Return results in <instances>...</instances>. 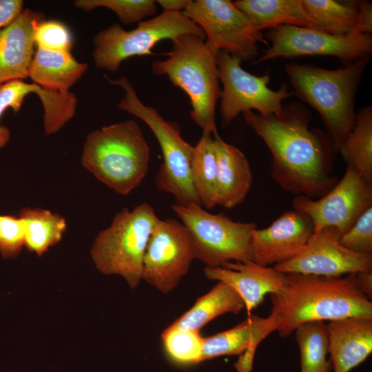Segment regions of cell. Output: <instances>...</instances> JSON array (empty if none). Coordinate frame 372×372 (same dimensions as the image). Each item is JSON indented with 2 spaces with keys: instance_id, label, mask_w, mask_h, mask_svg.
<instances>
[{
  "instance_id": "8fae6325",
  "label": "cell",
  "mask_w": 372,
  "mask_h": 372,
  "mask_svg": "<svg viewBox=\"0 0 372 372\" xmlns=\"http://www.w3.org/2000/svg\"><path fill=\"white\" fill-rule=\"evenodd\" d=\"M242 60L224 51L217 54L219 80L223 85L220 112L223 127L241 113L255 110L266 116L279 114L282 101L294 96L285 83L278 90L269 87L270 75H254L241 67Z\"/></svg>"
},
{
  "instance_id": "e0dca14e",
  "label": "cell",
  "mask_w": 372,
  "mask_h": 372,
  "mask_svg": "<svg viewBox=\"0 0 372 372\" xmlns=\"http://www.w3.org/2000/svg\"><path fill=\"white\" fill-rule=\"evenodd\" d=\"M204 273L211 280L231 287L242 299L248 315L262 302L267 294L280 290L286 280L285 273L251 260L231 262L219 267H206Z\"/></svg>"
},
{
  "instance_id": "4dcf8cb0",
  "label": "cell",
  "mask_w": 372,
  "mask_h": 372,
  "mask_svg": "<svg viewBox=\"0 0 372 372\" xmlns=\"http://www.w3.org/2000/svg\"><path fill=\"white\" fill-rule=\"evenodd\" d=\"M161 338L166 355L175 364L192 365L203 362V338L199 331L167 327Z\"/></svg>"
},
{
  "instance_id": "ba28073f",
  "label": "cell",
  "mask_w": 372,
  "mask_h": 372,
  "mask_svg": "<svg viewBox=\"0 0 372 372\" xmlns=\"http://www.w3.org/2000/svg\"><path fill=\"white\" fill-rule=\"evenodd\" d=\"M172 209L186 228L195 259L207 267L251 260L250 242L254 223L234 221L223 214H212L200 205L175 203Z\"/></svg>"
},
{
  "instance_id": "d6986e66",
  "label": "cell",
  "mask_w": 372,
  "mask_h": 372,
  "mask_svg": "<svg viewBox=\"0 0 372 372\" xmlns=\"http://www.w3.org/2000/svg\"><path fill=\"white\" fill-rule=\"evenodd\" d=\"M269 334L266 318L250 314L234 327L203 338V361L222 355H240L236 372H251L256 349Z\"/></svg>"
},
{
  "instance_id": "7a4b0ae2",
  "label": "cell",
  "mask_w": 372,
  "mask_h": 372,
  "mask_svg": "<svg viewBox=\"0 0 372 372\" xmlns=\"http://www.w3.org/2000/svg\"><path fill=\"white\" fill-rule=\"evenodd\" d=\"M269 333L289 336L305 322L333 321L350 317L372 318V303L358 288L351 274L325 277L286 273L280 290L271 294Z\"/></svg>"
},
{
  "instance_id": "4fadbf2b",
  "label": "cell",
  "mask_w": 372,
  "mask_h": 372,
  "mask_svg": "<svg viewBox=\"0 0 372 372\" xmlns=\"http://www.w3.org/2000/svg\"><path fill=\"white\" fill-rule=\"evenodd\" d=\"M292 206L293 210L310 218L313 234L333 227L342 236L372 207V184L347 167L342 178L323 196L313 199L296 196Z\"/></svg>"
},
{
  "instance_id": "5b68a950",
  "label": "cell",
  "mask_w": 372,
  "mask_h": 372,
  "mask_svg": "<svg viewBox=\"0 0 372 372\" xmlns=\"http://www.w3.org/2000/svg\"><path fill=\"white\" fill-rule=\"evenodd\" d=\"M149 158L150 149L140 126L128 120L90 132L81 163L102 183L127 195L145 177Z\"/></svg>"
},
{
  "instance_id": "ac0fdd59",
  "label": "cell",
  "mask_w": 372,
  "mask_h": 372,
  "mask_svg": "<svg viewBox=\"0 0 372 372\" xmlns=\"http://www.w3.org/2000/svg\"><path fill=\"white\" fill-rule=\"evenodd\" d=\"M43 14L23 10L0 30V84L27 79L34 54V28Z\"/></svg>"
},
{
  "instance_id": "d590c367",
  "label": "cell",
  "mask_w": 372,
  "mask_h": 372,
  "mask_svg": "<svg viewBox=\"0 0 372 372\" xmlns=\"http://www.w3.org/2000/svg\"><path fill=\"white\" fill-rule=\"evenodd\" d=\"M21 0H0V30L12 22L22 12Z\"/></svg>"
},
{
  "instance_id": "cb8c5ba5",
  "label": "cell",
  "mask_w": 372,
  "mask_h": 372,
  "mask_svg": "<svg viewBox=\"0 0 372 372\" xmlns=\"http://www.w3.org/2000/svg\"><path fill=\"white\" fill-rule=\"evenodd\" d=\"M245 309L240 296L228 285L218 281L194 305L169 327L182 330L200 331L216 318L227 313L237 314Z\"/></svg>"
},
{
  "instance_id": "e575fe53",
  "label": "cell",
  "mask_w": 372,
  "mask_h": 372,
  "mask_svg": "<svg viewBox=\"0 0 372 372\" xmlns=\"http://www.w3.org/2000/svg\"><path fill=\"white\" fill-rule=\"evenodd\" d=\"M25 246L21 218L0 215V254L5 258L17 256Z\"/></svg>"
},
{
  "instance_id": "5bb4252c",
  "label": "cell",
  "mask_w": 372,
  "mask_h": 372,
  "mask_svg": "<svg viewBox=\"0 0 372 372\" xmlns=\"http://www.w3.org/2000/svg\"><path fill=\"white\" fill-rule=\"evenodd\" d=\"M195 259L190 236L180 221L159 219L149 236L142 280L163 293L173 291Z\"/></svg>"
},
{
  "instance_id": "2e32d148",
  "label": "cell",
  "mask_w": 372,
  "mask_h": 372,
  "mask_svg": "<svg viewBox=\"0 0 372 372\" xmlns=\"http://www.w3.org/2000/svg\"><path fill=\"white\" fill-rule=\"evenodd\" d=\"M313 231L308 216L295 210L285 211L269 227L253 231L251 261L264 267L285 262L303 249Z\"/></svg>"
},
{
  "instance_id": "f1b7e54d",
  "label": "cell",
  "mask_w": 372,
  "mask_h": 372,
  "mask_svg": "<svg viewBox=\"0 0 372 372\" xmlns=\"http://www.w3.org/2000/svg\"><path fill=\"white\" fill-rule=\"evenodd\" d=\"M35 93L40 99L44 113L52 115L59 112L65 103V95L61 92L46 90L37 84L28 83L23 80H14L0 84V119L3 112L11 108L17 114L22 106L25 97ZM10 132L8 128L0 125V148L9 141Z\"/></svg>"
},
{
  "instance_id": "3957f363",
  "label": "cell",
  "mask_w": 372,
  "mask_h": 372,
  "mask_svg": "<svg viewBox=\"0 0 372 372\" xmlns=\"http://www.w3.org/2000/svg\"><path fill=\"white\" fill-rule=\"evenodd\" d=\"M370 58L335 70L296 63L285 65L294 96L319 113L336 151L355 125V94Z\"/></svg>"
},
{
  "instance_id": "44dd1931",
  "label": "cell",
  "mask_w": 372,
  "mask_h": 372,
  "mask_svg": "<svg viewBox=\"0 0 372 372\" xmlns=\"http://www.w3.org/2000/svg\"><path fill=\"white\" fill-rule=\"evenodd\" d=\"M216 155V205L230 209L242 203L249 192L253 174L245 154L214 136Z\"/></svg>"
},
{
  "instance_id": "9a60e30c",
  "label": "cell",
  "mask_w": 372,
  "mask_h": 372,
  "mask_svg": "<svg viewBox=\"0 0 372 372\" xmlns=\"http://www.w3.org/2000/svg\"><path fill=\"white\" fill-rule=\"evenodd\" d=\"M341 234L328 227L313 234L303 249L291 259L273 267L283 273L341 277L372 271V254L351 251L340 242Z\"/></svg>"
},
{
  "instance_id": "7c38bea8",
  "label": "cell",
  "mask_w": 372,
  "mask_h": 372,
  "mask_svg": "<svg viewBox=\"0 0 372 372\" xmlns=\"http://www.w3.org/2000/svg\"><path fill=\"white\" fill-rule=\"evenodd\" d=\"M264 35L270 45L254 64L300 56H331L349 63L372 52V37L369 34L335 35L310 28L282 25Z\"/></svg>"
},
{
  "instance_id": "ffe728a7",
  "label": "cell",
  "mask_w": 372,
  "mask_h": 372,
  "mask_svg": "<svg viewBox=\"0 0 372 372\" xmlns=\"http://www.w3.org/2000/svg\"><path fill=\"white\" fill-rule=\"evenodd\" d=\"M334 372H349L372 351V318L350 317L327 324Z\"/></svg>"
},
{
  "instance_id": "d4e9b609",
  "label": "cell",
  "mask_w": 372,
  "mask_h": 372,
  "mask_svg": "<svg viewBox=\"0 0 372 372\" xmlns=\"http://www.w3.org/2000/svg\"><path fill=\"white\" fill-rule=\"evenodd\" d=\"M318 29L335 35L362 34L360 1L302 0Z\"/></svg>"
},
{
  "instance_id": "30bf717a",
  "label": "cell",
  "mask_w": 372,
  "mask_h": 372,
  "mask_svg": "<svg viewBox=\"0 0 372 372\" xmlns=\"http://www.w3.org/2000/svg\"><path fill=\"white\" fill-rule=\"evenodd\" d=\"M183 13L203 30L205 41L217 52L248 61L257 57L258 43L269 45L264 34L231 1L189 0Z\"/></svg>"
},
{
  "instance_id": "1f68e13d",
  "label": "cell",
  "mask_w": 372,
  "mask_h": 372,
  "mask_svg": "<svg viewBox=\"0 0 372 372\" xmlns=\"http://www.w3.org/2000/svg\"><path fill=\"white\" fill-rule=\"evenodd\" d=\"M74 6L84 11L105 8L114 12L124 25L141 22L156 13V1L153 0H76Z\"/></svg>"
},
{
  "instance_id": "d6a6232c",
  "label": "cell",
  "mask_w": 372,
  "mask_h": 372,
  "mask_svg": "<svg viewBox=\"0 0 372 372\" xmlns=\"http://www.w3.org/2000/svg\"><path fill=\"white\" fill-rule=\"evenodd\" d=\"M34 41L37 48L57 52H70L72 34L67 25L57 20H41L34 28Z\"/></svg>"
},
{
  "instance_id": "f546056e",
  "label": "cell",
  "mask_w": 372,
  "mask_h": 372,
  "mask_svg": "<svg viewBox=\"0 0 372 372\" xmlns=\"http://www.w3.org/2000/svg\"><path fill=\"white\" fill-rule=\"evenodd\" d=\"M296 338L300 350L301 372H329V337L327 324L322 321L309 322L298 326Z\"/></svg>"
},
{
  "instance_id": "8992f818",
  "label": "cell",
  "mask_w": 372,
  "mask_h": 372,
  "mask_svg": "<svg viewBox=\"0 0 372 372\" xmlns=\"http://www.w3.org/2000/svg\"><path fill=\"white\" fill-rule=\"evenodd\" d=\"M107 81L125 90L117 107L143 121L151 130L160 145L163 161L156 176V187L170 194L176 203L200 205L191 178V163L194 145L182 136L178 123L165 120L154 107L145 105L125 76Z\"/></svg>"
},
{
  "instance_id": "74e56055",
  "label": "cell",
  "mask_w": 372,
  "mask_h": 372,
  "mask_svg": "<svg viewBox=\"0 0 372 372\" xmlns=\"http://www.w3.org/2000/svg\"><path fill=\"white\" fill-rule=\"evenodd\" d=\"M156 2L161 6L164 12H183L189 0H158Z\"/></svg>"
},
{
  "instance_id": "7402d4cb",
  "label": "cell",
  "mask_w": 372,
  "mask_h": 372,
  "mask_svg": "<svg viewBox=\"0 0 372 372\" xmlns=\"http://www.w3.org/2000/svg\"><path fill=\"white\" fill-rule=\"evenodd\" d=\"M87 69L88 65L77 61L70 52L37 48L30 63L28 76L46 90L68 92Z\"/></svg>"
},
{
  "instance_id": "6da1fadb",
  "label": "cell",
  "mask_w": 372,
  "mask_h": 372,
  "mask_svg": "<svg viewBox=\"0 0 372 372\" xmlns=\"http://www.w3.org/2000/svg\"><path fill=\"white\" fill-rule=\"evenodd\" d=\"M243 116L271 152V176L283 190L318 199L336 184L330 174L334 145L309 127V112L301 103H289L277 115L247 111Z\"/></svg>"
},
{
  "instance_id": "52a82bcc",
  "label": "cell",
  "mask_w": 372,
  "mask_h": 372,
  "mask_svg": "<svg viewBox=\"0 0 372 372\" xmlns=\"http://www.w3.org/2000/svg\"><path fill=\"white\" fill-rule=\"evenodd\" d=\"M159 219L147 203L118 212L110 226L98 234L91 247L96 269L104 275L121 276L131 289L136 288L142 280L147 242Z\"/></svg>"
},
{
  "instance_id": "8d00e7d4",
  "label": "cell",
  "mask_w": 372,
  "mask_h": 372,
  "mask_svg": "<svg viewBox=\"0 0 372 372\" xmlns=\"http://www.w3.org/2000/svg\"><path fill=\"white\" fill-rule=\"evenodd\" d=\"M359 290L368 298L372 297V271L351 273Z\"/></svg>"
},
{
  "instance_id": "484cf974",
  "label": "cell",
  "mask_w": 372,
  "mask_h": 372,
  "mask_svg": "<svg viewBox=\"0 0 372 372\" xmlns=\"http://www.w3.org/2000/svg\"><path fill=\"white\" fill-rule=\"evenodd\" d=\"M347 167L372 183V107L360 110L350 134L339 147Z\"/></svg>"
},
{
  "instance_id": "277c9868",
  "label": "cell",
  "mask_w": 372,
  "mask_h": 372,
  "mask_svg": "<svg viewBox=\"0 0 372 372\" xmlns=\"http://www.w3.org/2000/svg\"><path fill=\"white\" fill-rule=\"evenodd\" d=\"M205 37L183 34L172 41V48L164 60L152 63V72L166 76L172 83L188 96L190 116L203 132L219 135L216 124V105L220 87L217 65L218 52Z\"/></svg>"
},
{
  "instance_id": "4316f807",
  "label": "cell",
  "mask_w": 372,
  "mask_h": 372,
  "mask_svg": "<svg viewBox=\"0 0 372 372\" xmlns=\"http://www.w3.org/2000/svg\"><path fill=\"white\" fill-rule=\"evenodd\" d=\"M19 217L23 223L25 247L39 256L61 240L67 227L64 218L41 208L24 207Z\"/></svg>"
},
{
  "instance_id": "836d02e7",
  "label": "cell",
  "mask_w": 372,
  "mask_h": 372,
  "mask_svg": "<svg viewBox=\"0 0 372 372\" xmlns=\"http://www.w3.org/2000/svg\"><path fill=\"white\" fill-rule=\"evenodd\" d=\"M345 248L356 253L372 254V207L366 209L340 238Z\"/></svg>"
},
{
  "instance_id": "603a6c76",
  "label": "cell",
  "mask_w": 372,
  "mask_h": 372,
  "mask_svg": "<svg viewBox=\"0 0 372 372\" xmlns=\"http://www.w3.org/2000/svg\"><path fill=\"white\" fill-rule=\"evenodd\" d=\"M234 3L260 32L282 25L318 30L304 9L302 0H237Z\"/></svg>"
},
{
  "instance_id": "9c48e42d",
  "label": "cell",
  "mask_w": 372,
  "mask_h": 372,
  "mask_svg": "<svg viewBox=\"0 0 372 372\" xmlns=\"http://www.w3.org/2000/svg\"><path fill=\"white\" fill-rule=\"evenodd\" d=\"M186 34L205 36L203 30L183 12H163L138 23L130 30L114 23L99 32L93 39L92 56L96 68L117 71L126 59L135 56L152 54V49L159 42Z\"/></svg>"
},
{
  "instance_id": "83f0119b",
  "label": "cell",
  "mask_w": 372,
  "mask_h": 372,
  "mask_svg": "<svg viewBox=\"0 0 372 372\" xmlns=\"http://www.w3.org/2000/svg\"><path fill=\"white\" fill-rule=\"evenodd\" d=\"M217 163L214 136L203 132L194 146L191 163L192 184L200 203L205 209H211L216 205Z\"/></svg>"
}]
</instances>
